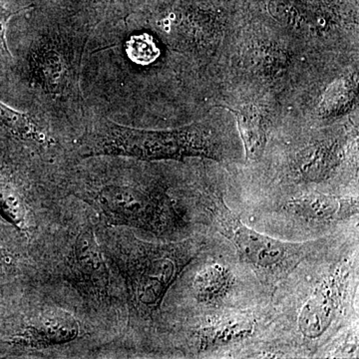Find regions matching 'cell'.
<instances>
[{
  "instance_id": "cell-1",
  "label": "cell",
  "mask_w": 359,
  "mask_h": 359,
  "mask_svg": "<svg viewBox=\"0 0 359 359\" xmlns=\"http://www.w3.org/2000/svg\"><path fill=\"white\" fill-rule=\"evenodd\" d=\"M92 33L50 18L33 32L14 73L32 97L35 113L49 119L84 118L82 61Z\"/></svg>"
},
{
  "instance_id": "cell-2",
  "label": "cell",
  "mask_w": 359,
  "mask_h": 359,
  "mask_svg": "<svg viewBox=\"0 0 359 359\" xmlns=\"http://www.w3.org/2000/svg\"><path fill=\"white\" fill-rule=\"evenodd\" d=\"M316 269L304 273L287 311V346L294 358L316 356L346 327L358 287V249L327 256Z\"/></svg>"
},
{
  "instance_id": "cell-3",
  "label": "cell",
  "mask_w": 359,
  "mask_h": 359,
  "mask_svg": "<svg viewBox=\"0 0 359 359\" xmlns=\"http://www.w3.org/2000/svg\"><path fill=\"white\" fill-rule=\"evenodd\" d=\"M76 145L82 159L104 156L154 162L190 157L222 160L224 157L218 137L203 125L147 130L118 124L106 116L89 117Z\"/></svg>"
},
{
  "instance_id": "cell-4",
  "label": "cell",
  "mask_w": 359,
  "mask_h": 359,
  "mask_svg": "<svg viewBox=\"0 0 359 359\" xmlns=\"http://www.w3.org/2000/svg\"><path fill=\"white\" fill-rule=\"evenodd\" d=\"M205 241L185 238L170 243H151L125 233L112 249L134 313L152 320L180 276L205 249Z\"/></svg>"
},
{
  "instance_id": "cell-5",
  "label": "cell",
  "mask_w": 359,
  "mask_h": 359,
  "mask_svg": "<svg viewBox=\"0 0 359 359\" xmlns=\"http://www.w3.org/2000/svg\"><path fill=\"white\" fill-rule=\"evenodd\" d=\"M200 205L212 228L237 250L241 263L250 268L266 289L283 283L295 269L325 247L320 241L283 242L245 224L217 191H205Z\"/></svg>"
},
{
  "instance_id": "cell-6",
  "label": "cell",
  "mask_w": 359,
  "mask_h": 359,
  "mask_svg": "<svg viewBox=\"0 0 359 359\" xmlns=\"http://www.w3.org/2000/svg\"><path fill=\"white\" fill-rule=\"evenodd\" d=\"M78 197L110 226H125L156 236L181 233L189 226L185 212L159 182H121L86 186Z\"/></svg>"
},
{
  "instance_id": "cell-7",
  "label": "cell",
  "mask_w": 359,
  "mask_h": 359,
  "mask_svg": "<svg viewBox=\"0 0 359 359\" xmlns=\"http://www.w3.org/2000/svg\"><path fill=\"white\" fill-rule=\"evenodd\" d=\"M275 318L268 309H228L197 313L190 330V344L198 358L240 355L273 325ZM252 344H256L252 342Z\"/></svg>"
},
{
  "instance_id": "cell-8",
  "label": "cell",
  "mask_w": 359,
  "mask_h": 359,
  "mask_svg": "<svg viewBox=\"0 0 359 359\" xmlns=\"http://www.w3.org/2000/svg\"><path fill=\"white\" fill-rule=\"evenodd\" d=\"M276 219L294 230L311 235L330 231L358 218V195H339L323 191H306L276 202Z\"/></svg>"
},
{
  "instance_id": "cell-9",
  "label": "cell",
  "mask_w": 359,
  "mask_h": 359,
  "mask_svg": "<svg viewBox=\"0 0 359 359\" xmlns=\"http://www.w3.org/2000/svg\"><path fill=\"white\" fill-rule=\"evenodd\" d=\"M190 278V297L197 313L228 309H247L242 301L245 289L241 262L201 254Z\"/></svg>"
},
{
  "instance_id": "cell-10",
  "label": "cell",
  "mask_w": 359,
  "mask_h": 359,
  "mask_svg": "<svg viewBox=\"0 0 359 359\" xmlns=\"http://www.w3.org/2000/svg\"><path fill=\"white\" fill-rule=\"evenodd\" d=\"M67 282L94 301H104L109 294L110 276L94 229L83 226L77 233L65 257Z\"/></svg>"
},
{
  "instance_id": "cell-11",
  "label": "cell",
  "mask_w": 359,
  "mask_h": 359,
  "mask_svg": "<svg viewBox=\"0 0 359 359\" xmlns=\"http://www.w3.org/2000/svg\"><path fill=\"white\" fill-rule=\"evenodd\" d=\"M76 316L62 309H49L29 318L6 344L11 348L45 349L70 344L84 337Z\"/></svg>"
},
{
  "instance_id": "cell-12",
  "label": "cell",
  "mask_w": 359,
  "mask_h": 359,
  "mask_svg": "<svg viewBox=\"0 0 359 359\" xmlns=\"http://www.w3.org/2000/svg\"><path fill=\"white\" fill-rule=\"evenodd\" d=\"M346 155V143L337 137H327L297 151L290 161L289 177L299 186L320 185L339 171Z\"/></svg>"
},
{
  "instance_id": "cell-13",
  "label": "cell",
  "mask_w": 359,
  "mask_h": 359,
  "mask_svg": "<svg viewBox=\"0 0 359 359\" xmlns=\"http://www.w3.org/2000/svg\"><path fill=\"white\" fill-rule=\"evenodd\" d=\"M48 15L93 32L104 23H116L128 11L130 0H46Z\"/></svg>"
},
{
  "instance_id": "cell-14",
  "label": "cell",
  "mask_w": 359,
  "mask_h": 359,
  "mask_svg": "<svg viewBox=\"0 0 359 359\" xmlns=\"http://www.w3.org/2000/svg\"><path fill=\"white\" fill-rule=\"evenodd\" d=\"M32 112H20L0 100V135L27 145L44 146L53 143L48 125Z\"/></svg>"
},
{
  "instance_id": "cell-15",
  "label": "cell",
  "mask_w": 359,
  "mask_h": 359,
  "mask_svg": "<svg viewBox=\"0 0 359 359\" xmlns=\"http://www.w3.org/2000/svg\"><path fill=\"white\" fill-rule=\"evenodd\" d=\"M0 218L16 230L28 228V209L25 191L18 175L0 153Z\"/></svg>"
},
{
  "instance_id": "cell-16",
  "label": "cell",
  "mask_w": 359,
  "mask_h": 359,
  "mask_svg": "<svg viewBox=\"0 0 359 359\" xmlns=\"http://www.w3.org/2000/svg\"><path fill=\"white\" fill-rule=\"evenodd\" d=\"M237 118L238 131L242 137L245 157L257 161L263 156L268 142L266 124L263 116L255 108L244 107L241 110H231Z\"/></svg>"
},
{
  "instance_id": "cell-17",
  "label": "cell",
  "mask_w": 359,
  "mask_h": 359,
  "mask_svg": "<svg viewBox=\"0 0 359 359\" xmlns=\"http://www.w3.org/2000/svg\"><path fill=\"white\" fill-rule=\"evenodd\" d=\"M30 7L32 6L14 9L7 6L4 0H0V72H11L15 65V58L13 57L7 43L6 33L9 21L14 15L20 13L21 11H27Z\"/></svg>"
},
{
  "instance_id": "cell-18",
  "label": "cell",
  "mask_w": 359,
  "mask_h": 359,
  "mask_svg": "<svg viewBox=\"0 0 359 359\" xmlns=\"http://www.w3.org/2000/svg\"><path fill=\"white\" fill-rule=\"evenodd\" d=\"M126 51L131 60L142 65L153 62L159 54L154 40L147 34L130 37L126 43Z\"/></svg>"
},
{
  "instance_id": "cell-19",
  "label": "cell",
  "mask_w": 359,
  "mask_h": 359,
  "mask_svg": "<svg viewBox=\"0 0 359 359\" xmlns=\"http://www.w3.org/2000/svg\"><path fill=\"white\" fill-rule=\"evenodd\" d=\"M354 97V84L348 80L332 84L325 93L321 108L328 113L337 112L344 109Z\"/></svg>"
},
{
  "instance_id": "cell-20",
  "label": "cell",
  "mask_w": 359,
  "mask_h": 359,
  "mask_svg": "<svg viewBox=\"0 0 359 359\" xmlns=\"http://www.w3.org/2000/svg\"><path fill=\"white\" fill-rule=\"evenodd\" d=\"M11 271H13L11 257L9 256L6 248L0 245V287H2L6 280H8Z\"/></svg>"
}]
</instances>
